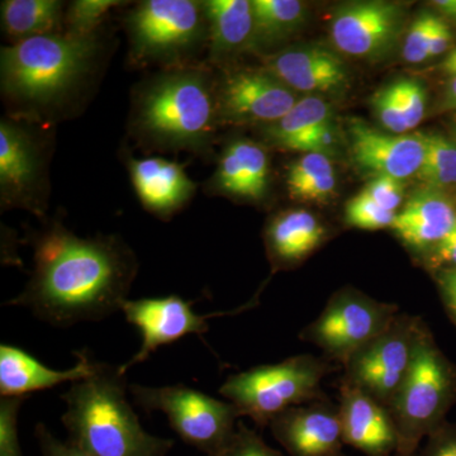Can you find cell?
I'll return each mask as SVG.
<instances>
[{
    "label": "cell",
    "mask_w": 456,
    "mask_h": 456,
    "mask_svg": "<svg viewBox=\"0 0 456 456\" xmlns=\"http://www.w3.org/2000/svg\"><path fill=\"white\" fill-rule=\"evenodd\" d=\"M33 250L32 277L7 305L26 307L38 320L61 329L122 311L139 263L121 239H83L53 222L33 237Z\"/></svg>",
    "instance_id": "1"
},
{
    "label": "cell",
    "mask_w": 456,
    "mask_h": 456,
    "mask_svg": "<svg viewBox=\"0 0 456 456\" xmlns=\"http://www.w3.org/2000/svg\"><path fill=\"white\" fill-rule=\"evenodd\" d=\"M127 387L119 367L95 362L93 373L61 395L69 441L92 456H167L174 440L143 430L128 402Z\"/></svg>",
    "instance_id": "2"
},
{
    "label": "cell",
    "mask_w": 456,
    "mask_h": 456,
    "mask_svg": "<svg viewBox=\"0 0 456 456\" xmlns=\"http://www.w3.org/2000/svg\"><path fill=\"white\" fill-rule=\"evenodd\" d=\"M131 127L156 149L206 151L220 118L211 77L200 68H171L141 84Z\"/></svg>",
    "instance_id": "3"
},
{
    "label": "cell",
    "mask_w": 456,
    "mask_h": 456,
    "mask_svg": "<svg viewBox=\"0 0 456 456\" xmlns=\"http://www.w3.org/2000/svg\"><path fill=\"white\" fill-rule=\"evenodd\" d=\"M97 35L38 36L2 47L0 80L4 98L20 112L46 113L77 92L97 64Z\"/></svg>",
    "instance_id": "4"
},
{
    "label": "cell",
    "mask_w": 456,
    "mask_h": 456,
    "mask_svg": "<svg viewBox=\"0 0 456 456\" xmlns=\"http://www.w3.org/2000/svg\"><path fill=\"white\" fill-rule=\"evenodd\" d=\"M456 402V365L425 325L415 360L388 410L397 430L395 456H416L422 439L445 422Z\"/></svg>",
    "instance_id": "5"
},
{
    "label": "cell",
    "mask_w": 456,
    "mask_h": 456,
    "mask_svg": "<svg viewBox=\"0 0 456 456\" xmlns=\"http://www.w3.org/2000/svg\"><path fill=\"white\" fill-rule=\"evenodd\" d=\"M334 369L329 360L297 355L231 375L220 393L235 404L240 416L265 428L289 408L326 399L321 383Z\"/></svg>",
    "instance_id": "6"
},
{
    "label": "cell",
    "mask_w": 456,
    "mask_h": 456,
    "mask_svg": "<svg viewBox=\"0 0 456 456\" xmlns=\"http://www.w3.org/2000/svg\"><path fill=\"white\" fill-rule=\"evenodd\" d=\"M134 403L146 412H163L173 430L188 445L211 455L236 430L240 417L235 404L220 401L185 386H130Z\"/></svg>",
    "instance_id": "7"
},
{
    "label": "cell",
    "mask_w": 456,
    "mask_h": 456,
    "mask_svg": "<svg viewBox=\"0 0 456 456\" xmlns=\"http://www.w3.org/2000/svg\"><path fill=\"white\" fill-rule=\"evenodd\" d=\"M132 53L140 61L179 62L208 35L203 2L146 0L127 17Z\"/></svg>",
    "instance_id": "8"
},
{
    "label": "cell",
    "mask_w": 456,
    "mask_h": 456,
    "mask_svg": "<svg viewBox=\"0 0 456 456\" xmlns=\"http://www.w3.org/2000/svg\"><path fill=\"white\" fill-rule=\"evenodd\" d=\"M421 318L398 314L388 329L347 359L341 382L389 408L406 380L424 330Z\"/></svg>",
    "instance_id": "9"
},
{
    "label": "cell",
    "mask_w": 456,
    "mask_h": 456,
    "mask_svg": "<svg viewBox=\"0 0 456 456\" xmlns=\"http://www.w3.org/2000/svg\"><path fill=\"white\" fill-rule=\"evenodd\" d=\"M397 305L375 301L358 290H338L299 338L323 351L326 360L344 365L398 316Z\"/></svg>",
    "instance_id": "10"
},
{
    "label": "cell",
    "mask_w": 456,
    "mask_h": 456,
    "mask_svg": "<svg viewBox=\"0 0 456 456\" xmlns=\"http://www.w3.org/2000/svg\"><path fill=\"white\" fill-rule=\"evenodd\" d=\"M46 146L32 128L0 122V202L3 209L44 215L47 197Z\"/></svg>",
    "instance_id": "11"
},
{
    "label": "cell",
    "mask_w": 456,
    "mask_h": 456,
    "mask_svg": "<svg viewBox=\"0 0 456 456\" xmlns=\"http://www.w3.org/2000/svg\"><path fill=\"white\" fill-rule=\"evenodd\" d=\"M253 301L239 310L215 312L202 316L191 308L193 302H187L179 296L136 301L127 299L123 303L122 312L127 322L140 330L142 345L130 362L119 367V370L126 375L128 369L145 362L159 347L173 344L188 335L206 334L209 330L208 320L213 317L232 316L250 310L255 305Z\"/></svg>",
    "instance_id": "12"
},
{
    "label": "cell",
    "mask_w": 456,
    "mask_h": 456,
    "mask_svg": "<svg viewBox=\"0 0 456 456\" xmlns=\"http://www.w3.org/2000/svg\"><path fill=\"white\" fill-rule=\"evenodd\" d=\"M298 99L266 69L228 74L218 93L220 118L232 123L270 125L283 118Z\"/></svg>",
    "instance_id": "13"
},
{
    "label": "cell",
    "mask_w": 456,
    "mask_h": 456,
    "mask_svg": "<svg viewBox=\"0 0 456 456\" xmlns=\"http://www.w3.org/2000/svg\"><path fill=\"white\" fill-rule=\"evenodd\" d=\"M402 20L403 12L395 3H350L332 18V42L346 55L379 56L397 40Z\"/></svg>",
    "instance_id": "14"
},
{
    "label": "cell",
    "mask_w": 456,
    "mask_h": 456,
    "mask_svg": "<svg viewBox=\"0 0 456 456\" xmlns=\"http://www.w3.org/2000/svg\"><path fill=\"white\" fill-rule=\"evenodd\" d=\"M269 428L289 456H345L338 406L327 398L284 411Z\"/></svg>",
    "instance_id": "15"
},
{
    "label": "cell",
    "mask_w": 456,
    "mask_h": 456,
    "mask_svg": "<svg viewBox=\"0 0 456 456\" xmlns=\"http://www.w3.org/2000/svg\"><path fill=\"white\" fill-rule=\"evenodd\" d=\"M351 155L360 169L398 180L419 173L425 156L424 134H383L354 119L349 126Z\"/></svg>",
    "instance_id": "16"
},
{
    "label": "cell",
    "mask_w": 456,
    "mask_h": 456,
    "mask_svg": "<svg viewBox=\"0 0 456 456\" xmlns=\"http://www.w3.org/2000/svg\"><path fill=\"white\" fill-rule=\"evenodd\" d=\"M338 412L345 445L365 456H395L397 430L388 408L367 393L341 382Z\"/></svg>",
    "instance_id": "17"
},
{
    "label": "cell",
    "mask_w": 456,
    "mask_h": 456,
    "mask_svg": "<svg viewBox=\"0 0 456 456\" xmlns=\"http://www.w3.org/2000/svg\"><path fill=\"white\" fill-rule=\"evenodd\" d=\"M127 167L140 202L146 211L161 220L173 217L196 193V183L175 161L130 158Z\"/></svg>",
    "instance_id": "18"
},
{
    "label": "cell",
    "mask_w": 456,
    "mask_h": 456,
    "mask_svg": "<svg viewBox=\"0 0 456 456\" xmlns=\"http://www.w3.org/2000/svg\"><path fill=\"white\" fill-rule=\"evenodd\" d=\"M77 362L66 370H55L42 364L25 350L12 345H0V395L27 397L33 392L53 388L64 383H75L89 377L95 360L88 351H75Z\"/></svg>",
    "instance_id": "19"
},
{
    "label": "cell",
    "mask_w": 456,
    "mask_h": 456,
    "mask_svg": "<svg viewBox=\"0 0 456 456\" xmlns=\"http://www.w3.org/2000/svg\"><path fill=\"white\" fill-rule=\"evenodd\" d=\"M269 73L293 92L330 93L345 88L347 70L344 61L322 47H298L269 57Z\"/></svg>",
    "instance_id": "20"
},
{
    "label": "cell",
    "mask_w": 456,
    "mask_h": 456,
    "mask_svg": "<svg viewBox=\"0 0 456 456\" xmlns=\"http://www.w3.org/2000/svg\"><path fill=\"white\" fill-rule=\"evenodd\" d=\"M270 163L265 149L254 141L228 143L213 174L209 189L224 196L261 202L269 191Z\"/></svg>",
    "instance_id": "21"
},
{
    "label": "cell",
    "mask_w": 456,
    "mask_h": 456,
    "mask_svg": "<svg viewBox=\"0 0 456 456\" xmlns=\"http://www.w3.org/2000/svg\"><path fill=\"white\" fill-rule=\"evenodd\" d=\"M455 224L456 209L449 197L444 191L425 188L404 204L392 230L410 248L430 253Z\"/></svg>",
    "instance_id": "22"
},
{
    "label": "cell",
    "mask_w": 456,
    "mask_h": 456,
    "mask_svg": "<svg viewBox=\"0 0 456 456\" xmlns=\"http://www.w3.org/2000/svg\"><path fill=\"white\" fill-rule=\"evenodd\" d=\"M326 235V227L310 212L294 209L279 213L265 228L270 259L279 266L301 263L320 248Z\"/></svg>",
    "instance_id": "23"
},
{
    "label": "cell",
    "mask_w": 456,
    "mask_h": 456,
    "mask_svg": "<svg viewBox=\"0 0 456 456\" xmlns=\"http://www.w3.org/2000/svg\"><path fill=\"white\" fill-rule=\"evenodd\" d=\"M208 26L211 57L215 61L253 47L254 11L248 0L203 2Z\"/></svg>",
    "instance_id": "24"
},
{
    "label": "cell",
    "mask_w": 456,
    "mask_h": 456,
    "mask_svg": "<svg viewBox=\"0 0 456 456\" xmlns=\"http://www.w3.org/2000/svg\"><path fill=\"white\" fill-rule=\"evenodd\" d=\"M331 122V110L323 99H299L283 118L266 125L264 137L273 146L287 151L305 152L311 134L321 126Z\"/></svg>",
    "instance_id": "25"
},
{
    "label": "cell",
    "mask_w": 456,
    "mask_h": 456,
    "mask_svg": "<svg viewBox=\"0 0 456 456\" xmlns=\"http://www.w3.org/2000/svg\"><path fill=\"white\" fill-rule=\"evenodd\" d=\"M3 31L13 44L53 35L62 20V3L57 0H5L2 2Z\"/></svg>",
    "instance_id": "26"
},
{
    "label": "cell",
    "mask_w": 456,
    "mask_h": 456,
    "mask_svg": "<svg viewBox=\"0 0 456 456\" xmlns=\"http://www.w3.org/2000/svg\"><path fill=\"white\" fill-rule=\"evenodd\" d=\"M253 47L285 40L305 22V5L298 0H254Z\"/></svg>",
    "instance_id": "27"
},
{
    "label": "cell",
    "mask_w": 456,
    "mask_h": 456,
    "mask_svg": "<svg viewBox=\"0 0 456 456\" xmlns=\"http://www.w3.org/2000/svg\"><path fill=\"white\" fill-rule=\"evenodd\" d=\"M287 189L293 200L308 203H325L334 194L336 175L329 156L305 154L290 165Z\"/></svg>",
    "instance_id": "28"
},
{
    "label": "cell",
    "mask_w": 456,
    "mask_h": 456,
    "mask_svg": "<svg viewBox=\"0 0 456 456\" xmlns=\"http://www.w3.org/2000/svg\"><path fill=\"white\" fill-rule=\"evenodd\" d=\"M425 156L416 178L425 188L444 191L456 187V142L437 134H424Z\"/></svg>",
    "instance_id": "29"
},
{
    "label": "cell",
    "mask_w": 456,
    "mask_h": 456,
    "mask_svg": "<svg viewBox=\"0 0 456 456\" xmlns=\"http://www.w3.org/2000/svg\"><path fill=\"white\" fill-rule=\"evenodd\" d=\"M122 4L116 0H77L69 5L66 12L68 35L75 37H90L95 35V29L106 20L113 8Z\"/></svg>",
    "instance_id": "30"
},
{
    "label": "cell",
    "mask_w": 456,
    "mask_h": 456,
    "mask_svg": "<svg viewBox=\"0 0 456 456\" xmlns=\"http://www.w3.org/2000/svg\"><path fill=\"white\" fill-rule=\"evenodd\" d=\"M397 213L386 211L371 200L364 191L351 198L345 208V221L350 227L365 231H378L395 224Z\"/></svg>",
    "instance_id": "31"
},
{
    "label": "cell",
    "mask_w": 456,
    "mask_h": 456,
    "mask_svg": "<svg viewBox=\"0 0 456 456\" xmlns=\"http://www.w3.org/2000/svg\"><path fill=\"white\" fill-rule=\"evenodd\" d=\"M371 106L377 118L392 134H404L410 131L399 99L397 82L378 90L371 98Z\"/></svg>",
    "instance_id": "32"
},
{
    "label": "cell",
    "mask_w": 456,
    "mask_h": 456,
    "mask_svg": "<svg viewBox=\"0 0 456 456\" xmlns=\"http://www.w3.org/2000/svg\"><path fill=\"white\" fill-rule=\"evenodd\" d=\"M207 456H284L283 452L270 448L256 431L239 422L232 436L217 452Z\"/></svg>",
    "instance_id": "33"
},
{
    "label": "cell",
    "mask_w": 456,
    "mask_h": 456,
    "mask_svg": "<svg viewBox=\"0 0 456 456\" xmlns=\"http://www.w3.org/2000/svg\"><path fill=\"white\" fill-rule=\"evenodd\" d=\"M27 397L0 401V456H23L18 440V413Z\"/></svg>",
    "instance_id": "34"
},
{
    "label": "cell",
    "mask_w": 456,
    "mask_h": 456,
    "mask_svg": "<svg viewBox=\"0 0 456 456\" xmlns=\"http://www.w3.org/2000/svg\"><path fill=\"white\" fill-rule=\"evenodd\" d=\"M435 14H419L415 22L411 25L403 45V57L411 64H419L428 59V46L432 27H434Z\"/></svg>",
    "instance_id": "35"
},
{
    "label": "cell",
    "mask_w": 456,
    "mask_h": 456,
    "mask_svg": "<svg viewBox=\"0 0 456 456\" xmlns=\"http://www.w3.org/2000/svg\"><path fill=\"white\" fill-rule=\"evenodd\" d=\"M397 86L408 130H412L425 118L428 94L424 86L417 80H398Z\"/></svg>",
    "instance_id": "36"
},
{
    "label": "cell",
    "mask_w": 456,
    "mask_h": 456,
    "mask_svg": "<svg viewBox=\"0 0 456 456\" xmlns=\"http://www.w3.org/2000/svg\"><path fill=\"white\" fill-rule=\"evenodd\" d=\"M364 191L386 211L395 213L403 202V185L401 180L389 176H375Z\"/></svg>",
    "instance_id": "37"
},
{
    "label": "cell",
    "mask_w": 456,
    "mask_h": 456,
    "mask_svg": "<svg viewBox=\"0 0 456 456\" xmlns=\"http://www.w3.org/2000/svg\"><path fill=\"white\" fill-rule=\"evenodd\" d=\"M416 456H456V424L443 422L428 435L425 448Z\"/></svg>",
    "instance_id": "38"
},
{
    "label": "cell",
    "mask_w": 456,
    "mask_h": 456,
    "mask_svg": "<svg viewBox=\"0 0 456 456\" xmlns=\"http://www.w3.org/2000/svg\"><path fill=\"white\" fill-rule=\"evenodd\" d=\"M35 436L40 445L42 456H92L71 441L64 443L57 439L44 424L36 426Z\"/></svg>",
    "instance_id": "39"
},
{
    "label": "cell",
    "mask_w": 456,
    "mask_h": 456,
    "mask_svg": "<svg viewBox=\"0 0 456 456\" xmlns=\"http://www.w3.org/2000/svg\"><path fill=\"white\" fill-rule=\"evenodd\" d=\"M428 263L430 268L440 272L456 269V224L448 236L428 253Z\"/></svg>",
    "instance_id": "40"
},
{
    "label": "cell",
    "mask_w": 456,
    "mask_h": 456,
    "mask_svg": "<svg viewBox=\"0 0 456 456\" xmlns=\"http://www.w3.org/2000/svg\"><path fill=\"white\" fill-rule=\"evenodd\" d=\"M336 132L331 122L318 127L314 134H311L307 145H305V154H323L329 156L335 151Z\"/></svg>",
    "instance_id": "41"
},
{
    "label": "cell",
    "mask_w": 456,
    "mask_h": 456,
    "mask_svg": "<svg viewBox=\"0 0 456 456\" xmlns=\"http://www.w3.org/2000/svg\"><path fill=\"white\" fill-rule=\"evenodd\" d=\"M452 44V31L450 27L443 18H435L434 27H432L430 46H428V59L431 57L443 55L446 53Z\"/></svg>",
    "instance_id": "42"
},
{
    "label": "cell",
    "mask_w": 456,
    "mask_h": 456,
    "mask_svg": "<svg viewBox=\"0 0 456 456\" xmlns=\"http://www.w3.org/2000/svg\"><path fill=\"white\" fill-rule=\"evenodd\" d=\"M439 285L444 303L456 323V269L445 270L439 275Z\"/></svg>",
    "instance_id": "43"
},
{
    "label": "cell",
    "mask_w": 456,
    "mask_h": 456,
    "mask_svg": "<svg viewBox=\"0 0 456 456\" xmlns=\"http://www.w3.org/2000/svg\"><path fill=\"white\" fill-rule=\"evenodd\" d=\"M440 107L443 110H455L456 112V75H452V79L446 84Z\"/></svg>",
    "instance_id": "44"
},
{
    "label": "cell",
    "mask_w": 456,
    "mask_h": 456,
    "mask_svg": "<svg viewBox=\"0 0 456 456\" xmlns=\"http://www.w3.org/2000/svg\"><path fill=\"white\" fill-rule=\"evenodd\" d=\"M435 5L440 9L444 16L452 18L456 22V0H443V2L435 3Z\"/></svg>",
    "instance_id": "45"
},
{
    "label": "cell",
    "mask_w": 456,
    "mask_h": 456,
    "mask_svg": "<svg viewBox=\"0 0 456 456\" xmlns=\"http://www.w3.org/2000/svg\"><path fill=\"white\" fill-rule=\"evenodd\" d=\"M443 69L450 75H456V50L449 53L446 57L445 61L443 62Z\"/></svg>",
    "instance_id": "46"
},
{
    "label": "cell",
    "mask_w": 456,
    "mask_h": 456,
    "mask_svg": "<svg viewBox=\"0 0 456 456\" xmlns=\"http://www.w3.org/2000/svg\"><path fill=\"white\" fill-rule=\"evenodd\" d=\"M452 141H455V142H456V112H455L454 118H452Z\"/></svg>",
    "instance_id": "47"
}]
</instances>
